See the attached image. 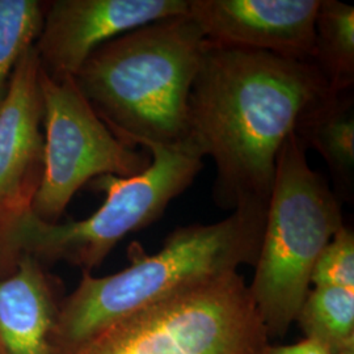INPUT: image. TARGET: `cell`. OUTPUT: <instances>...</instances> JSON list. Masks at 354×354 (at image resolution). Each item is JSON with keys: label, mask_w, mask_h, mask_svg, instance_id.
<instances>
[{"label": "cell", "mask_w": 354, "mask_h": 354, "mask_svg": "<svg viewBox=\"0 0 354 354\" xmlns=\"http://www.w3.org/2000/svg\"><path fill=\"white\" fill-rule=\"evenodd\" d=\"M328 91L313 61L206 39L188 100V138L214 160L216 206L268 203L283 142Z\"/></svg>", "instance_id": "6da1fadb"}, {"label": "cell", "mask_w": 354, "mask_h": 354, "mask_svg": "<svg viewBox=\"0 0 354 354\" xmlns=\"http://www.w3.org/2000/svg\"><path fill=\"white\" fill-rule=\"evenodd\" d=\"M268 203L239 206L210 225H189L168 235L158 253L133 243L130 266L105 277L83 272L75 290L59 306L55 354H79L118 322L206 279L257 261Z\"/></svg>", "instance_id": "7a4b0ae2"}, {"label": "cell", "mask_w": 354, "mask_h": 354, "mask_svg": "<svg viewBox=\"0 0 354 354\" xmlns=\"http://www.w3.org/2000/svg\"><path fill=\"white\" fill-rule=\"evenodd\" d=\"M206 38L187 15L106 42L74 76L95 113L130 147L188 140V100Z\"/></svg>", "instance_id": "3957f363"}, {"label": "cell", "mask_w": 354, "mask_h": 354, "mask_svg": "<svg viewBox=\"0 0 354 354\" xmlns=\"http://www.w3.org/2000/svg\"><path fill=\"white\" fill-rule=\"evenodd\" d=\"M142 149L151 155V163L142 174L106 175L91 181L93 189L105 193V200L86 219L49 223L32 210L26 213L7 241L6 274L24 254L42 266L67 263L91 273L130 232L162 218L169 203L188 189L203 169V153L189 138L174 145L146 143Z\"/></svg>", "instance_id": "277c9868"}, {"label": "cell", "mask_w": 354, "mask_h": 354, "mask_svg": "<svg viewBox=\"0 0 354 354\" xmlns=\"http://www.w3.org/2000/svg\"><path fill=\"white\" fill-rule=\"evenodd\" d=\"M294 131L279 152L266 228L248 285L269 339L283 337L307 294L317 257L342 225V203L314 171Z\"/></svg>", "instance_id": "5b68a950"}, {"label": "cell", "mask_w": 354, "mask_h": 354, "mask_svg": "<svg viewBox=\"0 0 354 354\" xmlns=\"http://www.w3.org/2000/svg\"><path fill=\"white\" fill-rule=\"evenodd\" d=\"M268 345L263 319L236 270L140 310L79 354H264Z\"/></svg>", "instance_id": "8992f818"}, {"label": "cell", "mask_w": 354, "mask_h": 354, "mask_svg": "<svg viewBox=\"0 0 354 354\" xmlns=\"http://www.w3.org/2000/svg\"><path fill=\"white\" fill-rule=\"evenodd\" d=\"M44 129V175L32 212L58 223L76 192L100 176L131 177L150 163L147 150L138 151L118 140L95 113L74 77L54 79L39 73Z\"/></svg>", "instance_id": "52a82bcc"}, {"label": "cell", "mask_w": 354, "mask_h": 354, "mask_svg": "<svg viewBox=\"0 0 354 354\" xmlns=\"http://www.w3.org/2000/svg\"><path fill=\"white\" fill-rule=\"evenodd\" d=\"M41 64L35 48L21 57L0 102V279L19 221L32 210L44 175Z\"/></svg>", "instance_id": "ba28073f"}, {"label": "cell", "mask_w": 354, "mask_h": 354, "mask_svg": "<svg viewBox=\"0 0 354 354\" xmlns=\"http://www.w3.org/2000/svg\"><path fill=\"white\" fill-rule=\"evenodd\" d=\"M187 12L188 0H53L33 48L48 75L74 77L106 42Z\"/></svg>", "instance_id": "9c48e42d"}, {"label": "cell", "mask_w": 354, "mask_h": 354, "mask_svg": "<svg viewBox=\"0 0 354 354\" xmlns=\"http://www.w3.org/2000/svg\"><path fill=\"white\" fill-rule=\"evenodd\" d=\"M320 0H188L206 39L313 61Z\"/></svg>", "instance_id": "30bf717a"}, {"label": "cell", "mask_w": 354, "mask_h": 354, "mask_svg": "<svg viewBox=\"0 0 354 354\" xmlns=\"http://www.w3.org/2000/svg\"><path fill=\"white\" fill-rule=\"evenodd\" d=\"M61 302L44 266L21 256L0 279V354H55L53 337Z\"/></svg>", "instance_id": "8fae6325"}, {"label": "cell", "mask_w": 354, "mask_h": 354, "mask_svg": "<svg viewBox=\"0 0 354 354\" xmlns=\"http://www.w3.org/2000/svg\"><path fill=\"white\" fill-rule=\"evenodd\" d=\"M294 134L322 155L335 183V194L352 201L354 193L353 89L330 92L313 102L299 115Z\"/></svg>", "instance_id": "7c38bea8"}, {"label": "cell", "mask_w": 354, "mask_h": 354, "mask_svg": "<svg viewBox=\"0 0 354 354\" xmlns=\"http://www.w3.org/2000/svg\"><path fill=\"white\" fill-rule=\"evenodd\" d=\"M313 62L330 92L353 89L354 8L337 0H320Z\"/></svg>", "instance_id": "4fadbf2b"}, {"label": "cell", "mask_w": 354, "mask_h": 354, "mask_svg": "<svg viewBox=\"0 0 354 354\" xmlns=\"http://www.w3.org/2000/svg\"><path fill=\"white\" fill-rule=\"evenodd\" d=\"M307 340L329 354H354V290L315 288L295 317Z\"/></svg>", "instance_id": "5bb4252c"}, {"label": "cell", "mask_w": 354, "mask_h": 354, "mask_svg": "<svg viewBox=\"0 0 354 354\" xmlns=\"http://www.w3.org/2000/svg\"><path fill=\"white\" fill-rule=\"evenodd\" d=\"M48 1L0 0V102L13 70L41 33Z\"/></svg>", "instance_id": "9a60e30c"}, {"label": "cell", "mask_w": 354, "mask_h": 354, "mask_svg": "<svg viewBox=\"0 0 354 354\" xmlns=\"http://www.w3.org/2000/svg\"><path fill=\"white\" fill-rule=\"evenodd\" d=\"M315 288H345L354 290V234L342 225L317 257L311 274Z\"/></svg>", "instance_id": "2e32d148"}, {"label": "cell", "mask_w": 354, "mask_h": 354, "mask_svg": "<svg viewBox=\"0 0 354 354\" xmlns=\"http://www.w3.org/2000/svg\"><path fill=\"white\" fill-rule=\"evenodd\" d=\"M264 354H329L324 348L315 342L304 339V342L292 345H268Z\"/></svg>", "instance_id": "e0dca14e"}]
</instances>
